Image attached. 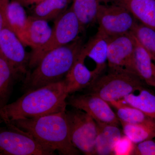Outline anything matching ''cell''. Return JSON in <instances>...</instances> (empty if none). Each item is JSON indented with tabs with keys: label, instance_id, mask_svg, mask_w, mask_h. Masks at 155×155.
I'll use <instances>...</instances> for the list:
<instances>
[{
	"label": "cell",
	"instance_id": "obj_5",
	"mask_svg": "<svg viewBox=\"0 0 155 155\" xmlns=\"http://www.w3.org/2000/svg\"><path fill=\"white\" fill-rule=\"evenodd\" d=\"M84 28L77 16L69 8L55 20L48 41L30 54L28 68L33 69L46 54L53 50L76 40Z\"/></svg>",
	"mask_w": 155,
	"mask_h": 155
},
{
	"label": "cell",
	"instance_id": "obj_10",
	"mask_svg": "<svg viewBox=\"0 0 155 155\" xmlns=\"http://www.w3.org/2000/svg\"><path fill=\"white\" fill-rule=\"evenodd\" d=\"M8 23L0 33V52L19 77L28 73L30 54Z\"/></svg>",
	"mask_w": 155,
	"mask_h": 155
},
{
	"label": "cell",
	"instance_id": "obj_3",
	"mask_svg": "<svg viewBox=\"0 0 155 155\" xmlns=\"http://www.w3.org/2000/svg\"><path fill=\"white\" fill-rule=\"evenodd\" d=\"M83 43L80 38L45 55L31 72H28L23 86L26 91L64 80L75 64Z\"/></svg>",
	"mask_w": 155,
	"mask_h": 155
},
{
	"label": "cell",
	"instance_id": "obj_27",
	"mask_svg": "<svg viewBox=\"0 0 155 155\" xmlns=\"http://www.w3.org/2000/svg\"><path fill=\"white\" fill-rule=\"evenodd\" d=\"M133 155H155V141L149 139L137 143Z\"/></svg>",
	"mask_w": 155,
	"mask_h": 155
},
{
	"label": "cell",
	"instance_id": "obj_8",
	"mask_svg": "<svg viewBox=\"0 0 155 155\" xmlns=\"http://www.w3.org/2000/svg\"><path fill=\"white\" fill-rule=\"evenodd\" d=\"M97 22L98 30L110 37L131 32L138 22L121 3L101 4Z\"/></svg>",
	"mask_w": 155,
	"mask_h": 155
},
{
	"label": "cell",
	"instance_id": "obj_28",
	"mask_svg": "<svg viewBox=\"0 0 155 155\" xmlns=\"http://www.w3.org/2000/svg\"><path fill=\"white\" fill-rule=\"evenodd\" d=\"M10 0H0V33L8 24L7 12Z\"/></svg>",
	"mask_w": 155,
	"mask_h": 155
},
{
	"label": "cell",
	"instance_id": "obj_15",
	"mask_svg": "<svg viewBox=\"0 0 155 155\" xmlns=\"http://www.w3.org/2000/svg\"><path fill=\"white\" fill-rule=\"evenodd\" d=\"M96 122L97 131L94 155H113L114 145L122 135L119 125Z\"/></svg>",
	"mask_w": 155,
	"mask_h": 155
},
{
	"label": "cell",
	"instance_id": "obj_25",
	"mask_svg": "<svg viewBox=\"0 0 155 155\" xmlns=\"http://www.w3.org/2000/svg\"><path fill=\"white\" fill-rule=\"evenodd\" d=\"M131 33L155 59V30L138 22Z\"/></svg>",
	"mask_w": 155,
	"mask_h": 155
},
{
	"label": "cell",
	"instance_id": "obj_2",
	"mask_svg": "<svg viewBox=\"0 0 155 155\" xmlns=\"http://www.w3.org/2000/svg\"><path fill=\"white\" fill-rule=\"evenodd\" d=\"M66 111L16 120L10 124L30 134L41 143L62 155H79L70 139Z\"/></svg>",
	"mask_w": 155,
	"mask_h": 155
},
{
	"label": "cell",
	"instance_id": "obj_11",
	"mask_svg": "<svg viewBox=\"0 0 155 155\" xmlns=\"http://www.w3.org/2000/svg\"><path fill=\"white\" fill-rule=\"evenodd\" d=\"M67 105L84 111L96 122L119 125L120 122L109 103L100 97L87 93L69 97Z\"/></svg>",
	"mask_w": 155,
	"mask_h": 155
},
{
	"label": "cell",
	"instance_id": "obj_29",
	"mask_svg": "<svg viewBox=\"0 0 155 155\" xmlns=\"http://www.w3.org/2000/svg\"><path fill=\"white\" fill-rule=\"evenodd\" d=\"M24 7H27L31 5H35L41 3L45 0H17Z\"/></svg>",
	"mask_w": 155,
	"mask_h": 155
},
{
	"label": "cell",
	"instance_id": "obj_18",
	"mask_svg": "<svg viewBox=\"0 0 155 155\" xmlns=\"http://www.w3.org/2000/svg\"><path fill=\"white\" fill-rule=\"evenodd\" d=\"M19 78L0 52V110L8 104L14 82Z\"/></svg>",
	"mask_w": 155,
	"mask_h": 155
},
{
	"label": "cell",
	"instance_id": "obj_1",
	"mask_svg": "<svg viewBox=\"0 0 155 155\" xmlns=\"http://www.w3.org/2000/svg\"><path fill=\"white\" fill-rule=\"evenodd\" d=\"M68 96L64 80L28 91L0 110V121L10 124L67 110Z\"/></svg>",
	"mask_w": 155,
	"mask_h": 155
},
{
	"label": "cell",
	"instance_id": "obj_26",
	"mask_svg": "<svg viewBox=\"0 0 155 155\" xmlns=\"http://www.w3.org/2000/svg\"><path fill=\"white\" fill-rule=\"evenodd\" d=\"M135 145L127 136L122 134L114 145L113 155H133Z\"/></svg>",
	"mask_w": 155,
	"mask_h": 155
},
{
	"label": "cell",
	"instance_id": "obj_19",
	"mask_svg": "<svg viewBox=\"0 0 155 155\" xmlns=\"http://www.w3.org/2000/svg\"><path fill=\"white\" fill-rule=\"evenodd\" d=\"M72 0H45L35 5L31 16L45 21L55 20L68 10Z\"/></svg>",
	"mask_w": 155,
	"mask_h": 155
},
{
	"label": "cell",
	"instance_id": "obj_12",
	"mask_svg": "<svg viewBox=\"0 0 155 155\" xmlns=\"http://www.w3.org/2000/svg\"><path fill=\"white\" fill-rule=\"evenodd\" d=\"M110 37L97 30L95 35L91 38L86 44L84 45L80 54L84 58H88L95 64L92 70L95 81L104 74L108 67V43Z\"/></svg>",
	"mask_w": 155,
	"mask_h": 155
},
{
	"label": "cell",
	"instance_id": "obj_6",
	"mask_svg": "<svg viewBox=\"0 0 155 155\" xmlns=\"http://www.w3.org/2000/svg\"><path fill=\"white\" fill-rule=\"evenodd\" d=\"M0 126V155H53L55 151L12 124Z\"/></svg>",
	"mask_w": 155,
	"mask_h": 155
},
{
	"label": "cell",
	"instance_id": "obj_24",
	"mask_svg": "<svg viewBox=\"0 0 155 155\" xmlns=\"http://www.w3.org/2000/svg\"><path fill=\"white\" fill-rule=\"evenodd\" d=\"M138 92L137 94H130L122 100L150 118L155 119V95L145 87Z\"/></svg>",
	"mask_w": 155,
	"mask_h": 155
},
{
	"label": "cell",
	"instance_id": "obj_4",
	"mask_svg": "<svg viewBox=\"0 0 155 155\" xmlns=\"http://www.w3.org/2000/svg\"><path fill=\"white\" fill-rule=\"evenodd\" d=\"M146 84L137 75L125 71L109 70L95 81L87 93L95 95L108 103L119 101L144 88Z\"/></svg>",
	"mask_w": 155,
	"mask_h": 155
},
{
	"label": "cell",
	"instance_id": "obj_17",
	"mask_svg": "<svg viewBox=\"0 0 155 155\" xmlns=\"http://www.w3.org/2000/svg\"><path fill=\"white\" fill-rule=\"evenodd\" d=\"M122 4L138 22L155 30V0H122Z\"/></svg>",
	"mask_w": 155,
	"mask_h": 155
},
{
	"label": "cell",
	"instance_id": "obj_20",
	"mask_svg": "<svg viewBox=\"0 0 155 155\" xmlns=\"http://www.w3.org/2000/svg\"><path fill=\"white\" fill-rule=\"evenodd\" d=\"M100 0H72L71 8L84 29L97 22Z\"/></svg>",
	"mask_w": 155,
	"mask_h": 155
},
{
	"label": "cell",
	"instance_id": "obj_21",
	"mask_svg": "<svg viewBox=\"0 0 155 155\" xmlns=\"http://www.w3.org/2000/svg\"><path fill=\"white\" fill-rule=\"evenodd\" d=\"M7 19L10 27L23 44L28 25V17L24 7L17 0H12L9 3Z\"/></svg>",
	"mask_w": 155,
	"mask_h": 155
},
{
	"label": "cell",
	"instance_id": "obj_9",
	"mask_svg": "<svg viewBox=\"0 0 155 155\" xmlns=\"http://www.w3.org/2000/svg\"><path fill=\"white\" fill-rule=\"evenodd\" d=\"M135 48V38L131 32L110 37L107 54L109 70L133 74L132 64Z\"/></svg>",
	"mask_w": 155,
	"mask_h": 155
},
{
	"label": "cell",
	"instance_id": "obj_23",
	"mask_svg": "<svg viewBox=\"0 0 155 155\" xmlns=\"http://www.w3.org/2000/svg\"><path fill=\"white\" fill-rule=\"evenodd\" d=\"M109 103L112 107L115 109V113L120 123L138 124L153 119L137 108L125 103L122 100Z\"/></svg>",
	"mask_w": 155,
	"mask_h": 155
},
{
	"label": "cell",
	"instance_id": "obj_22",
	"mask_svg": "<svg viewBox=\"0 0 155 155\" xmlns=\"http://www.w3.org/2000/svg\"><path fill=\"white\" fill-rule=\"evenodd\" d=\"M123 134L135 144L155 137V119L138 124H127L120 122Z\"/></svg>",
	"mask_w": 155,
	"mask_h": 155
},
{
	"label": "cell",
	"instance_id": "obj_7",
	"mask_svg": "<svg viewBox=\"0 0 155 155\" xmlns=\"http://www.w3.org/2000/svg\"><path fill=\"white\" fill-rule=\"evenodd\" d=\"M66 111L70 139L72 144L84 154L94 153L97 127V122L84 111L73 108Z\"/></svg>",
	"mask_w": 155,
	"mask_h": 155
},
{
	"label": "cell",
	"instance_id": "obj_30",
	"mask_svg": "<svg viewBox=\"0 0 155 155\" xmlns=\"http://www.w3.org/2000/svg\"><path fill=\"white\" fill-rule=\"evenodd\" d=\"M102 4H121L122 0H100Z\"/></svg>",
	"mask_w": 155,
	"mask_h": 155
},
{
	"label": "cell",
	"instance_id": "obj_16",
	"mask_svg": "<svg viewBox=\"0 0 155 155\" xmlns=\"http://www.w3.org/2000/svg\"><path fill=\"white\" fill-rule=\"evenodd\" d=\"M52 31L48 21L29 16L23 44L32 50L39 48L48 41Z\"/></svg>",
	"mask_w": 155,
	"mask_h": 155
},
{
	"label": "cell",
	"instance_id": "obj_13",
	"mask_svg": "<svg viewBox=\"0 0 155 155\" xmlns=\"http://www.w3.org/2000/svg\"><path fill=\"white\" fill-rule=\"evenodd\" d=\"M135 39L132 72L147 85L155 87V59Z\"/></svg>",
	"mask_w": 155,
	"mask_h": 155
},
{
	"label": "cell",
	"instance_id": "obj_14",
	"mask_svg": "<svg viewBox=\"0 0 155 155\" xmlns=\"http://www.w3.org/2000/svg\"><path fill=\"white\" fill-rule=\"evenodd\" d=\"M94 81L93 72L87 68L84 63V58L79 54L64 79L67 92L69 95L88 88Z\"/></svg>",
	"mask_w": 155,
	"mask_h": 155
}]
</instances>
